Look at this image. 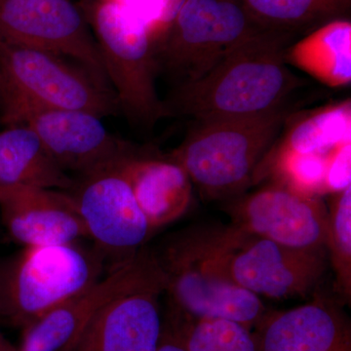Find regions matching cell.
Returning a JSON list of instances; mask_svg holds the SVG:
<instances>
[{
    "mask_svg": "<svg viewBox=\"0 0 351 351\" xmlns=\"http://www.w3.org/2000/svg\"><path fill=\"white\" fill-rule=\"evenodd\" d=\"M76 181L51 156L31 127L9 125L0 132V189L71 191Z\"/></svg>",
    "mask_w": 351,
    "mask_h": 351,
    "instance_id": "obj_18",
    "label": "cell"
},
{
    "mask_svg": "<svg viewBox=\"0 0 351 351\" xmlns=\"http://www.w3.org/2000/svg\"><path fill=\"white\" fill-rule=\"evenodd\" d=\"M166 280L117 298L95 315L69 351H157L162 338L159 297Z\"/></svg>",
    "mask_w": 351,
    "mask_h": 351,
    "instance_id": "obj_14",
    "label": "cell"
},
{
    "mask_svg": "<svg viewBox=\"0 0 351 351\" xmlns=\"http://www.w3.org/2000/svg\"><path fill=\"white\" fill-rule=\"evenodd\" d=\"M156 256L165 272V292L180 317L230 320L249 330L265 318L260 297L233 282L181 239Z\"/></svg>",
    "mask_w": 351,
    "mask_h": 351,
    "instance_id": "obj_9",
    "label": "cell"
},
{
    "mask_svg": "<svg viewBox=\"0 0 351 351\" xmlns=\"http://www.w3.org/2000/svg\"><path fill=\"white\" fill-rule=\"evenodd\" d=\"M0 43L69 58L107 84L93 32L71 0H0Z\"/></svg>",
    "mask_w": 351,
    "mask_h": 351,
    "instance_id": "obj_12",
    "label": "cell"
},
{
    "mask_svg": "<svg viewBox=\"0 0 351 351\" xmlns=\"http://www.w3.org/2000/svg\"><path fill=\"white\" fill-rule=\"evenodd\" d=\"M351 141L332 147L325 154L324 191L336 193L350 186Z\"/></svg>",
    "mask_w": 351,
    "mask_h": 351,
    "instance_id": "obj_25",
    "label": "cell"
},
{
    "mask_svg": "<svg viewBox=\"0 0 351 351\" xmlns=\"http://www.w3.org/2000/svg\"><path fill=\"white\" fill-rule=\"evenodd\" d=\"M173 328L186 351H258L248 328L225 319H186Z\"/></svg>",
    "mask_w": 351,
    "mask_h": 351,
    "instance_id": "obj_22",
    "label": "cell"
},
{
    "mask_svg": "<svg viewBox=\"0 0 351 351\" xmlns=\"http://www.w3.org/2000/svg\"><path fill=\"white\" fill-rule=\"evenodd\" d=\"M11 351H18V348H14V350H11Z\"/></svg>",
    "mask_w": 351,
    "mask_h": 351,
    "instance_id": "obj_28",
    "label": "cell"
},
{
    "mask_svg": "<svg viewBox=\"0 0 351 351\" xmlns=\"http://www.w3.org/2000/svg\"><path fill=\"white\" fill-rule=\"evenodd\" d=\"M157 351H186V350L182 345L181 339L172 330L164 328L162 338Z\"/></svg>",
    "mask_w": 351,
    "mask_h": 351,
    "instance_id": "obj_26",
    "label": "cell"
},
{
    "mask_svg": "<svg viewBox=\"0 0 351 351\" xmlns=\"http://www.w3.org/2000/svg\"><path fill=\"white\" fill-rule=\"evenodd\" d=\"M135 16L149 29L154 47L166 36L186 0H112Z\"/></svg>",
    "mask_w": 351,
    "mask_h": 351,
    "instance_id": "obj_24",
    "label": "cell"
},
{
    "mask_svg": "<svg viewBox=\"0 0 351 351\" xmlns=\"http://www.w3.org/2000/svg\"><path fill=\"white\" fill-rule=\"evenodd\" d=\"M290 105L246 119L198 120L169 154L210 199L237 197L295 112Z\"/></svg>",
    "mask_w": 351,
    "mask_h": 351,
    "instance_id": "obj_2",
    "label": "cell"
},
{
    "mask_svg": "<svg viewBox=\"0 0 351 351\" xmlns=\"http://www.w3.org/2000/svg\"><path fill=\"white\" fill-rule=\"evenodd\" d=\"M258 325V351H351L350 326L326 300L265 315Z\"/></svg>",
    "mask_w": 351,
    "mask_h": 351,
    "instance_id": "obj_16",
    "label": "cell"
},
{
    "mask_svg": "<svg viewBox=\"0 0 351 351\" xmlns=\"http://www.w3.org/2000/svg\"><path fill=\"white\" fill-rule=\"evenodd\" d=\"M125 159L82 176L71 193L88 239L106 261H112V267L137 255L154 230L124 173Z\"/></svg>",
    "mask_w": 351,
    "mask_h": 351,
    "instance_id": "obj_11",
    "label": "cell"
},
{
    "mask_svg": "<svg viewBox=\"0 0 351 351\" xmlns=\"http://www.w3.org/2000/svg\"><path fill=\"white\" fill-rule=\"evenodd\" d=\"M263 29L240 0H186L156 47L158 73L182 86L200 80Z\"/></svg>",
    "mask_w": 351,
    "mask_h": 351,
    "instance_id": "obj_6",
    "label": "cell"
},
{
    "mask_svg": "<svg viewBox=\"0 0 351 351\" xmlns=\"http://www.w3.org/2000/svg\"><path fill=\"white\" fill-rule=\"evenodd\" d=\"M69 58L0 43V94L45 107L84 110L104 117L120 112L112 89Z\"/></svg>",
    "mask_w": 351,
    "mask_h": 351,
    "instance_id": "obj_7",
    "label": "cell"
},
{
    "mask_svg": "<svg viewBox=\"0 0 351 351\" xmlns=\"http://www.w3.org/2000/svg\"><path fill=\"white\" fill-rule=\"evenodd\" d=\"M228 211L233 225L251 234L298 250L326 254L328 206L320 196L272 182L235 197Z\"/></svg>",
    "mask_w": 351,
    "mask_h": 351,
    "instance_id": "obj_13",
    "label": "cell"
},
{
    "mask_svg": "<svg viewBox=\"0 0 351 351\" xmlns=\"http://www.w3.org/2000/svg\"><path fill=\"white\" fill-rule=\"evenodd\" d=\"M14 348H15L4 338L3 335H2L1 331H0V351H11L13 350Z\"/></svg>",
    "mask_w": 351,
    "mask_h": 351,
    "instance_id": "obj_27",
    "label": "cell"
},
{
    "mask_svg": "<svg viewBox=\"0 0 351 351\" xmlns=\"http://www.w3.org/2000/svg\"><path fill=\"white\" fill-rule=\"evenodd\" d=\"M82 8L98 43L120 112L136 125L154 126L166 112L156 92L158 66L149 29L112 0H85Z\"/></svg>",
    "mask_w": 351,
    "mask_h": 351,
    "instance_id": "obj_5",
    "label": "cell"
},
{
    "mask_svg": "<svg viewBox=\"0 0 351 351\" xmlns=\"http://www.w3.org/2000/svg\"><path fill=\"white\" fill-rule=\"evenodd\" d=\"M0 211L8 234L24 247L75 243L87 239L71 193L58 189H0Z\"/></svg>",
    "mask_w": 351,
    "mask_h": 351,
    "instance_id": "obj_15",
    "label": "cell"
},
{
    "mask_svg": "<svg viewBox=\"0 0 351 351\" xmlns=\"http://www.w3.org/2000/svg\"><path fill=\"white\" fill-rule=\"evenodd\" d=\"M294 38L267 29L247 39L200 80L174 87L163 101L166 117L246 119L293 105V96L306 83L286 63Z\"/></svg>",
    "mask_w": 351,
    "mask_h": 351,
    "instance_id": "obj_1",
    "label": "cell"
},
{
    "mask_svg": "<svg viewBox=\"0 0 351 351\" xmlns=\"http://www.w3.org/2000/svg\"><path fill=\"white\" fill-rule=\"evenodd\" d=\"M351 0H240L263 29L308 34L320 25L346 18Z\"/></svg>",
    "mask_w": 351,
    "mask_h": 351,
    "instance_id": "obj_21",
    "label": "cell"
},
{
    "mask_svg": "<svg viewBox=\"0 0 351 351\" xmlns=\"http://www.w3.org/2000/svg\"><path fill=\"white\" fill-rule=\"evenodd\" d=\"M328 207L326 249L337 281L346 298L351 295V186L332 193Z\"/></svg>",
    "mask_w": 351,
    "mask_h": 351,
    "instance_id": "obj_23",
    "label": "cell"
},
{
    "mask_svg": "<svg viewBox=\"0 0 351 351\" xmlns=\"http://www.w3.org/2000/svg\"><path fill=\"white\" fill-rule=\"evenodd\" d=\"M181 239L233 282L260 298L284 300L306 295L327 269L325 254L283 246L234 225Z\"/></svg>",
    "mask_w": 351,
    "mask_h": 351,
    "instance_id": "obj_4",
    "label": "cell"
},
{
    "mask_svg": "<svg viewBox=\"0 0 351 351\" xmlns=\"http://www.w3.org/2000/svg\"><path fill=\"white\" fill-rule=\"evenodd\" d=\"M80 242L24 247L0 262V322L23 329L103 276L106 258Z\"/></svg>",
    "mask_w": 351,
    "mask_h": 351,
    "instance_id": "obj_3",
    "label": "cell"
},
{
    "mask_svg": "<svg viewBox=\"0 0 351 351\" xmlns=\"http://www.w3.org/2000/svg\"><path fill=\"white\" fill-rule=\"evenodd\" d=\"M0 103L4 123L31 127L66 172L82 177L114 165L137 151L110 133L94 113L45 107L9 94H0Z\"/></svg>",
    "mask_w": 351,
    "mask_h": 351,
    "instance_id": "obj_8",
    "label": "cell"
},
{
    "mask_svg": "<svg viewBox=\"0 0 351 351\" xmlns=\"http://www.w3.org/2000/svg\"><path fill=\"white\" fill-rule=\"evenodd\" d=\"M286 63L332 88L351 82V23L346 18L320 25L291 44Z\"/></svg>",
    "mask_w": 351,
    "mask_h": 351,
    "instance_id": "obj_19",
    "label": "cell"
},
{
    "mask_svg": "<svg viewBox=\"0 0 351 351\" xmlns=\"http://www.w3.org/2000/svg\"><path fill=\"white\" fill-rule=\"evenodd\" d=\"M165 280L156 254L144 247L130 260L112 267L96 282L23 328L18 351H69L104 307L131 291Z\"/></svg>",
    "mask_w": 351,
    "mask_h": 351,
    "instance_id": "obj_10",
    "label": "cell"
},
{
    "mask_svg": "<svg viewBox=\"0 0 351 351\" xmlns=\"http://www.w3.org/2000/svg\"><path fill=\"white\" fill-rule=\"evenodd\" d=\"M269 151L326 154L351 141L350 99L289 117Z\"/></svg>",
    "mask_w": 351,
    "mask_h": 351,
    "instance_id": "obj_20",
    "label": "cell"
},
{
    "mask_svg": "<svg viewBox=\"0 0 351 351\" xmlns=\"http://www.w3.org/2000/svg\"><path fill=\"white\" fill-rule=\"evenodd\" d=\"M123 170L152 230L173 223L189 209L193 182L170 156H152L137 149L123 161Z\"/></svg>",
    "mask_w": 351,
    "mask_h": 351,
    "instance_id": "obj_17",
    "label": "cell"
}]
</instances>
